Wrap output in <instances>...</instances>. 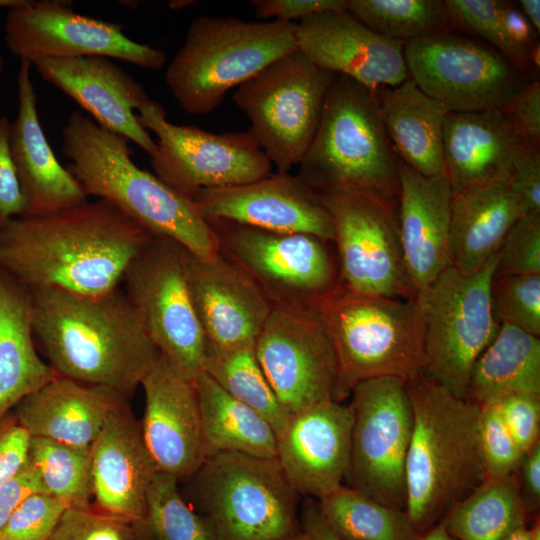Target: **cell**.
Wrapping results in <instances>:
<instances>
[{
    "mask_svg": "<svg viewBox=\"0 0 540 540\" xmlns=\"http://www.w3.org/2000/svg\"><path fill=\"white\" fill-rule=\"evenodd\" d=\"M153 237L111 203L87 200L0 226V270L29 290L103 294L119 288Z\"/></svg>",
    "mask_w": 540,
    "mask_h": 540,
    "instance_id": "cell-1",
    "label": "cell"
},
{
    "mask_svg": "<svg viewBox=\"0 0 540 540\" xmlns=\"http://www.w3.org/2000/svg\"><path fill=\"white\" fill-rule=\"evenodd\" d=\"M30 292L35 343L58 376L131 396L160 352L125 292Z\"/></svg>",
    "mask_w": 540,
    "mask_h": 540,
    "instance_id": "cell-2",
    "label": "cell"
},
{
    "mask_svg": "<svg viewBox=\"0 0 540 540\" xmlns=\"http://www.w3.org/2000/svg\"><path fill=\"white\" fill-rule=\"evenodd\" d=\"M62 140L66 168L87 197L111 203L153 236L172 239L197 257L219 254L217 235L196 203L139 168L125 137L73 111Z\"/></svg>",
    "mask_w": 540,
    "mask_h": 540,
    "instance_id": "cell-3",
    "label": "cell"
},
{
    "mask_svg": "<svg viewBox=\"0 0 540 540\" xmlns=\"http://www.w3.org/2000/svg\"><path fill=\"white\" fill-rule=\"evenodd\" d=\"M413 430L405 465V512L419 533L486 481L480 406L421 374L406 381Z\"/></svg>",
    "mask_w": 540,
    "mask_h": 540,
    "instance_id": "cell-4",
    "label": "cell"
},
{
    "mask_svg": "<svg viewBox=\"0 0 540 540\" xmlns=\"http://www.w3.org/2000/svg\"><path fill=\"white\" fill-rule=\"evenodd\" d=\"M297 176L317 192L351 190L397 202L399 160L374 90L335 75Z\"/></svg>",
    "mask_w": 540,
    "mask_h": 540,
    "instance_id": "cell-5",
    "label": "cell"
},
{
    "mask_svg": "<svg viewBox=\"0 0 540 540\" xmlns=\"http://www.w3.org/2000/svg\"><path fill=\"white\" fill-rule=\"evenodd\" d=\"M294 23L195 18L165 72V83L184 111H214L227 92L277 58L297 50Z\"/></svg>",
    "mask_w": 540,
    "mask_h": 540,
    "instance_id": "cell-6",
    "label": "cell"
},
{
    "mask_svg": "<svg viewBox=\"0 0 540 540\" xmlns=\"http://www.w3.org/2000/svg\"><path fill=\"white\" fill-rule=\"evenodd\" d=\"M186 480L185 501L213 540H285L302 531L300 496L276 458L216 453Z\"/></svg>",
    "mask_w": 540,
    "mask_h": 540,
    "instance_id": "cell-7",
    "label": "cell"
},
{
    "mask_svg": "<svg viewBox=\"0 0 540 540\" xmlns=\"http://www.w3.org/2000/svg\"><path fill=\"white\" fill-rule=\"evenodd\" d=\"M338 367L337 401L377 377L423 373L424 327L416 300L358 294L340 287L319 312Z\"/></svg>",
    "mask_w": 540,
    "mask_h": 540,
    "instance_id": "cell-8",
    "label": "cell"
},
{
    "mask_svg": "<svg viewBox=\"0 0 540 540\" xmlns=\"http://www.w3.org/2000/svg\"><path fill=\"white\" fill-rule=\"evenodd\" d=\"M497 253L471 274L450 265L415 296L424 327L422 374L458 397L465 398L472 367L500 325L490 302Z\"/></svg>",
    "mask_w": 540,
    "mask_h": 540,
    "instance_id": "cell-9",
    "label": "cell"
},
{
    "mask_svg": "<svg viewBox=\"0 0 540 540\" xmlns=\"http://www.w3.org/2000/svg\"><path fill=\"white\" fill-rule=\"evenodd\" d=\"M334 77L295 50L235 89L232 99L250 120L248 132L278 173H289L304 157Z\"/></svg>",
    "mask_w": 540,
    "mask_h": 540,
    "instance_id": "cell-10",
    "label": "cell"
},
{
    "mask_svg": "<svg viewBox=\"0 0 540 540\" xmlns=\"http://www.w3.org/2000/svg\"><path fill=\"white\" fill-rule=\"evenodd\" d=\"M209 223L220 252L251 277L272 307L319 313L340 287L327 242L318 237L228 221Z\"/></svg>",
    "mask_w": 540,
    "mask_h": 540,
    "instance_id": "cell-11",
    "label": "cell"
},
{
    "mask_svg": "<svg viewBox=\"0 0 540 540\" xmlns=\"http://www.w3.org/2000/svg\"><path fill=\"white\" fill-rule=\"evenodd\" d=\"M185 249L153 237L127 268L124 292L158 351L186 378L204 371L206 339L190 295Z\"/></svg>",
    "mask_w": 540,
    "mask_h": 540,
    "instance_id": "cell-12",
    "label": "cell"
},
{
    "mask_svg": "<svg viewBox=\"0 0 540 540\" xmlns=\"http://www.w3.org/2000/svg\"><path fill=\"white\" fill-rule=\"evenodd\" d=\"M349 465L344 482L387 506L406 508L405 465L413 430L406 381L377 377L357 383Z\"/></svg>",
    "mask_w": 540,
    "mask_h": 540,
    "instance_id": "cell-13",
    "label": "cell"
},
{
    "mask_svg": "<svg viewBox=\"0 0 540 540\" xmlns=\"http://www.w3.org/2000/svg\"><path fill=\"white\" fill-rule=\"evenodd\" d=\"M137 118L158 139L150 156L154 174L192 200L202 189L246 184L272 173L273 165L248 131L211 133L173 124L152 99Z\"/></svg>",
    "mask_w": 540,
    "mask_h": 540,
    "instance_id": "cell-14",
    "label": "cell"
},
{
    "mask_svg": "<svg viewBox=\"0 0 540 540\" xmlns=\"http://www.w3.org/2000/svg\"><path fill=\"white\" fill-rule=\"evenodd\" d=\"M408 72L447 112L502 110L528 82L493 47L448 31L404 43Z\"/></svg>",
    "mask_w": 540,
    "mask_h": 540,
    "instance_id": "cell-15",
    "label": "cell"
},
{
    "mask_svg": "<svg viewBox=\"0 0 540 540\" xmlns=\"http://www.w3.org/2000/svg\"><path fill=\"white\" fill-rule=\"evenodd\" d=\"M318 193L333 224L341 287L358 294L414 300L395 203L359 191Z\"/></svg>",
    "mask_w": 540,
    "mask_h": 540,
    "instance_id": "cell-16",
    "label": "cell"
},
{
    "mask_svg": "<svg viewBox=\"0 0 540 540\" xmlns=\"http://www.w3.org/2000/svg\"><path fill=\"white\" fill-rule=\"evenodd\" d=\"M4 30L11 53L31 64L103 56L159 70L167 61L164 50L130 39L123 25L78 14L70 1L22 0L9 8Z\"/></svg>",
    "mask_w": 540,
    "mask_h": 540,
    "instance_id": "cell-17",
    "label": "cell"
},
{
    "mask_svg": "<svg viewBox=\"0 0 540 540\" xmlns=\"http://www.w3.org/2000/svg\"><path fill=\"white\" fill-rule=\"evenodd\" d=\"M254 351L290 415L327 400L337 401V361L319 313L272 307Z\"/></svg>",
    "mask_w": 540,
    "mask_h": 540,
    "instance_id": "cell-18",
    "label": "cell"
},
{
    "mask_svg": "<svg viewBox=\"0 0 540 540\" xmlns=\"http://www.w3.org/2000/svg\"><path fill=\"white\" fill-rule=\"evenodd\" d=\"M193 201L208 222L228 221L334 241L331 216L320 194L297 175L277 172L246 184L202 189Z\"/></svg>",
    "mask_w": 540,
    "mask_h": 540,
    "instance_id": "cell-19",
    "label": "cell"
},
{
    "mask_svg": "<svg viewBox=\"0 0 540 540\" xmlns=\"http://www.w3.org/2000/svg\"><path fill=\"white\" fill-rule=\"evenodd\" d=\"M297 50L315 66L375 90L408 78L404 42L382 36L347 10L325 11L294 24Z\"/></svg>",
    "mask_w": 540,
    "mask_h": 540,
    "instance_id": "cell-20",
    "label": "cell"
},
{
    "mask_svg": "<svg viewBox=\"0 0 540 540\" xmlns=\"http://www.w3.org/2000/svg\"><path fill=\"white\" fill-rule=\"evenodd\" d=\"M141 386L145 394L141 432L156 469L178 481L186 479L207 457L194 382L159 353Z\"/></svg>",
    "mask_w": 540,
    "mask_h": 540,
    "instance_id": "cell-21",
    "label": "cell"
},
{
    "mask_svg": "<svg viewBox=\"0 0 540 540\" xmlns=\"http://www.w3.org/2000/svg\"><path fill=\"white\" fill-rule=\"evenodd\" d=\"M184 262L207 344L219 350L254 345L272 306L251 277L221 252L203 259L185 249Z\"/></svg>",
    "mask_w": 540,
    "mask_h": 540,
    "instance_id": "cell-22",
    "label": "cell"
},
{
    "mask_svg": "<svg viewBox=\"0 0 540 540\" xmlns=\"http://www.w3.org/2000/svg\"><path fill=\"white\" fill-rule=\"evenodd\" d=\"M353 410L327 400L292 414L277 437L276 460L299 496L319 500L344 483Z\"/></svg>",
    "mask_w": 540,
    "mask_h": 540,
    "instance_id": "cell-23",
    "label": "cell"
},
{
    "mask_svg": "<svg viewBox=\"0 0 540 540\" xmlns=\"http://www.w3.org/2000/svg\"><path fill=\"white\" fill-rule=\"evenodd\" d=\"M126 399L110 411L90 447L92 507L115 518L141 523L158 471Z\"/></svg>",
    "mask_w": 540,
    "mask_h": 540,
    "instance_id": "cell-24",
    "label": "cell"
},
{
    "mask_svg": "<svg viewBox=\"0 0 540 540\" xmlns=\"http://www.w3.org/2000/svg\"><path fill=\"white\" fill-rule=\"evenodd\" d=\"M34 65L44 80L88 111L100 126L134 142L149 156L154 154L157 144L134 112L150 98L144 87L110 58H47Z\"/></svg>",
    "mask_w": 540,
    "mask_h": 540,
    "instance_id": "cell-25",
    "label": "cell"
},
{
    "mask_svg": "<svg viewBox=\"0 0 540 540\" xmlns=\"http://www.w3.org/2000/svg\"><path fill=\"white\" fill-rule=\"evenodd\" d=\"M452 199L445 174L424 176L399 160L397 219L404 263L415 293L451 265Z\"/></svg>",
    "mask_w": 540,
    "mask_h": 540,
    "instance_id": "cell-26",
    "label": "cell"
},
{
    "mask_svg": "<svg viewBox=\"0 0 540 540\" xmlns=\"http://www.w3.org/2000/svg\"><path fill=\"white\" fill-rule=\"evenodd\" d=\"M31 63L21 60L18 74V113L11 123L9 145L26 199L25 215L51 213L87 201L75 177L57 160L41 127Z\"/></svg>",
    "mask_w": 540,
    "mask_h": 540,
    "instance_id": "cell-27",
    "label": "cell"
},
{
    "mask_svg": "<svg viewBox=\"0 0 540 540\" xmlns=\"http://www.w3.org/2000/svg\"><path fill=\"white\" fill-rule=\"evenodd\" d=\"M525 141L502 110L448 112L443 155L452 193L492 181H507Z\"/></svg>",
    "mask_w": 540,
    "mask_h": 540,
    "instance_id": "cell-28",
    "label": "cell"
},
{
    "mask_svg": "<svg viewBox=\"0 0 540 540\" xmlns=\"http://www.w3.org/2000/svg\"><path fill=\"white\" fill-rule=\"evenodd\" d=\"M124 398L111 388L58 376L22 399L13 415L30 436L90 447Z\"/></svg>",
    "mask_w": 540,
    "mask_h": 540,
    "instance_id": "cell-29",
    "label": "cell"
},
{
    "mask_svg": "<svg viewBox=\"0 0 540 540\" xmlns=\"http://www.w3.org/2000/svg\"><path fill=\"white\" fill-rule=\"evenodd\" d=\"M521 215L519 200L505 180L479 184L453 194L451 265L464 274L481 269L499 251Z\"/></svg>",
    "mask_w": 540,
    "mask_h": 540,
    "instance_id": "cell-30",
    "label": "cell"
},
{
    "mask_svg": "<svg viewBox=\"0 0 540 540\" xmlns=\"http://www.w3.org/2000/svg\"><path fill=\"white\" fill-rule=\"evenodd\" d=\"M57 377L36 350L30 290L0 270V421Z\"/></svg>",
    "mask_w": 540,
    "mask_h": 540,
    "instance_id": "cell-31",
    "label": "cell"
},
{
    "mask_svg": "<svg viewBox=\"0 0 540 540\" xmlns=\"http://www.w3.org/2000/svg\"><path fill=\"white\" fill-rule=\"evenodd\" d=\"M381 118L397 158L424 176L445 174V108L411 78L374 90Z\"/></svg>",
    "mask_w": 540,
    "mask_h": 540,
    "instance_id": "cell-32",
    "label": "cell"
},
{
    "mask_svg": "<svg viewBox=\"0 0 540 540\" xmlns=\"http://www.w3.org/2000/svg\"><path fill=\"white\" fill-rule=\"evenodd\" d=\"M516 393L540 394V339L501 323L472 367L465 398L480 406Z\"/></svg>",
    "mask_w": 540,
    "mask_h": 540,
    "instance_id": "cell-33",
    "label": "cell"
},
{
    "mask_svg": "<svg viewBox=\"0 0 540 540\" xmlns=\"http://www.w3.org/2000/svg\"><path fill=\"white\" fill-rule=\"evenodd\" d=\"M207 457L236 452L276 458L277 436L255 410L238 401L202 372L194 380Z\"/></svg>",
    "mask_w": 540,
    "mask_h": 540,
    "instance_id": "cell-34",
    "label": "cell"
},
{
    "mask_svg": "<svg viewBox=\"0 0 540 540\" xmlns=\"http://www.w3.org/2000/svg\"><path fill=\"white\" fill-rule=\"evenodd\" d=\"M532 518L521 496L515 472L486 480L440 522L457 540H505L531 525Z\"/></svg>",
    "mask_w": 540,
    "mask_h": 540,
    "instance_id": "cell-35",
    "label": "cell"
},
{
    "mask_svg": "<svg viewBox=\"0 0 540 540\" xmlns=\"http://www.w3.org/2000/svg\"><path fill=\"white\" fill-rule=\"evenodd\" d=\"M330 526L353 540H413L418 532L404 510L344 484L317 500Z\"/></svg>",
    "mask_w": 540,
    "mask_h": 540,
    "instance_id": "cell-36",
    "label": "cell"
},
{
    "mask_svg": "<svg viewBox=\"0 0 540 540\" xmlns=\"http://www.w3.org/2000/svg\"><path fill=\"white\" fill-rule=\"evenodd\" d=\"M203 372L232 397L259 413L272 426L276 436L280 435L291 415L280 404L265 377L254 345L219 350L207 344Z\"/></svg>",
    "mask_w": 540,
    "mask_h": 540,
    "instance_id": "cell-37",
    "label": "cell"
},
{
    "mask_svg": "<svg viewBox=\"0 0 540 540\" xmlns=\"http://www.w3.org/2000/svg\"><path fill=\"white\" fill-rule=\"evenodd\" d=\"M90 447L31 436L29 460L38 472L45 492L58 498L68 507L92 506Z\"/></svg>",
    "mask_w": 540,
    "mask_h": 540,
    "instance_id": "cell-38",
    "label": "cell"
},
{
    "mask_svg": "<svg viewBox=\"0 0 540 540\" xmlns=\"http://www.w3.org/2000/svg\"><path fill=\"white\" fill-rule=\"evenodd\" d=\"M347 11L374 32L404 43L451 25L442 0H347Z\"/></svg>",
    "mask_w": 540,
    "mask_h": 540,
    "instance_id": "cell-39",
    "label": "cell"
},
{
    "mask_svg": "<svg viewBox=\"0 0 540 540\" xmlns=\"http://www.w3.org/2000/svg\"><path fill=\"white\" fill-rule=\"evenodd\" d=\"M141 540H213L200 516L183 498L175 477L157 472L148 491Z\"/></svg>",
    "mask_w": 540,
    "mask_h": 540,
    "instance_id": "cell-40",
    "label": "cell"
},
{
    "mask_svg": "<svg viewBox=\"0 0 540 540\" xmlns=\"http://www.w3.org/2000/svg\"><path fill=\"white\" fill-rule=\"evenodd\" d=\"M503 1L446 0L444 1L451 24L477 34L512 63L527 77L535 72L530 52L517 46L509 38L501 18Z\"/></svg>",
    "mask_w": 540,
    "mask_h": 540,
    "instance_id": "cell-41",
    "label": "cell"
},
{
    "mask_svg": "<svg viewBox=\"0 0 540 540\" xmlns=\"http://www.w3.org/2000/svg\"><path fill=\"white\" fill-rule=\"evenodd\" d=\"M490 302L499 324H508L540 336V274L494 272Z\"/></svg>",
    "mask_w": 540,
    "mask_h": 540,
    "instance_id": "cell-42",
    "label": "cell"
},
{
    "mask_svg": "<svg viewBox=\"0 0 540 540\" xmlns=\"http://www.w3.org/2000/svg\"><path fill=\"white\" fill-rule=\"evenodd\" d=\"M479 437L486 480L517 471L525 453L507 428L497 404L480 405Z\"/></svg>",
    "mask_w": 540,
    "mask_h": 540,
    "instance_id": "cell-43",
    "label": "cell"
},
{
    "mask_svg": "<svg viewBox=\"0 0 540 540\" xmlns=\"http://www.w3.org/2000/svg\"><path fill=\"white\" fill-rule=\"evenodd\" d=\"M67 508L48 493H33L10 516L0 540H50Z\"/></svg>",
    "mask_w": 540,
    "mask_h": 540,
    "instance_id": "cell-44",
    "label": "cell"
},
{
    "mask_svg": "<svg viewBox=\"0 0 540 540\" xmlns=\"http://www.w3.org/2000/svg\"><path fill=\"white\" fill-rule=\"evenodd\" d=\"M141 523L89 508L68 507L50 540H141Z\"/></svg>",
    "mask_w": 540,
    "mask_h": 540,
    "instance_id": "cell-45",
    "label": "cell"
},
{
    "mask_svg": "<svg viewBox=\"0 0 540 540\" xmlns=\"http://www.w3.org/2000/svg\"><path fill=\"white\" fill-rule=\"evenodd\" d=\"M495 274H540V215H521L497 253Z\"/></svg>",
    "mask_w": 540,
    "mask_h": 540,
    "instance_id": "cell-46",
    "label": "cell"
},
{
    "mask_svg": "<svg viewBox=\"0 0 540 540\" xmlns=\"http://www.w3.org/2000/svg\"><path fill=\"white\" fill-rule=\"evenodd\" d=\"M526 140L517 152L507 183L519 200L522 215H540V147Z\"/></svg>",
    "mask_w": 540,
    "mask_h": 540,
    "instance_id": "cell-47",
    "label": "cell"
},
{
    "mask_svg": "<svg viewBox=\"0 0 540 540\" xmlns=\"http://www.w3.org/2000/svg\"><path fill=\"white\" fill-rule=\"evenodd\" d=\"M495 404L524 453L540 442V394L516 393Z\"/></svg>",
    "mask_w": 540,
    "mask_h": 540,
    "instance_id": "cell-48",
    "label": "cell"
},
{
    "mask_svg": "<svg viewBox=\"0 0 540 540\" xmlns=\"http://www.w3.org/2000/svg\"><path fill=\"white\" fill-rule=\"evenodd\" d=\"M10 126L6 116L0 117V226L12 218L24 216L26 199L11 156Z\"/></svg>",
    "mask_w": 540,
    "mask_h": 540,
    "instance_id": "cell-49",
    "label": "cell"
},
{
    "mask_svg": "<svg viewBox=\"0 0 540 540\" xmlns=\"http://www.w3.org/2000/svg\"><path fill=\"white\" fill-rule=\"evenodd\" d=\"M30 434L14 415L0 421V486L29 464Z\"/></svg>",
    "mask_w": 540,
    "mask_h": 540,
    "instance_id": "cell-50",
    "label": "cell"
},
{
    "mask_svg": "<svg viewBox=\"0 0 540 540\" xmlns=\"http://www.w3.org/2000/svg\"><path fill=\"white\" fill-rule=\"evenodd\" d=\"M502 112L522 139L540 142V83L538 80L528 81L511 98Z\"/></svg>",
    "mask_w": 540,
    "mask_h": 540,
    "instance_id": "cell-51",
    "label": "cell"
},
{
    "mask_svg": "<svg viewBox=\"0 0 540 540\" xmlns=\"http://www.w3.org/2000/svg\"><path fill=\"white\" fill-rule=\"evenodd\" d=\"M251 3L257 17L289 23L325 11L347 10V0H254Z\"/></svg>",
    "mask_w": 540,
    "mask_h": 540,
    "instance_id": "cell-52",
    "label": "cell"
},
{
    "mask_svg": "<svg viewBox=\"0 0 540 540\" xmlns=\"http://www.w3.org/2000/svg\"><path fill=\"white\" fill-rule=\"evenodd\" d=\"M36 492L45 490L38 472L29 460V464L19 474L0 486V533L20 503Z\"/></svg>",
    "mask_w": 540,
    "mask_h": 540,
    "instance_id": "cell-53",
    "label": "cell"
},
{
    "mask_svg": "<svg viewBox=\"0 0 540 540\" xmlns=\"http://www.w3.org/2000/svg\"><path fill=\"white\" fill-rule=\"evenodd\" d=\"M516 474L526 508L536 518L540 507V442L524 454Z\"/></svg>",
    "mask_w": 540,
    "mask_h": 540,
    "instance_id": "cell-54",
    "label": "cell"
},
{
    "mask_svg": "<svg viewBox=\"0 0 540 540\" xmlns=\"http://www.w3.org/2000/svg\"><path fill=\"white\" fill-rule=\"evenodd\" d=\"M301 530L311 540H353L334 530L323 517L317 500L305 498L299 508Z\"/></svg>",
    "mask_w": 540,
    "mask_h": 540,
    "instance_id": "cell-55",
    "label": "cell"
},
{
    "mask_svg": "<svg viewBox=\"0 0 540 540\" xmlns=\"http://www.w3.org/2000/svg\"><path fill=\"white\" fill-rule=\"evenodd\" d=\"M501 18L509 38L517 46L530 52L536 43V31L533 26L514 5L502 2Z\"/></svg>",
    "mask_w": 540,
    "mask_h": 540,
    "instance_id": "cell-56",
    "label": "cell"
},
{
    "mask_svg": "<svg viewBox=\"0 0 540 540\" xmlns=\"http://www.w3.org/2000/svg\"><path fill=\"white\" fill-rule=\"evenodd\" d=\"M521 12L533 26L537 34L540 31V1L539 0H521L519 2Z\"/></svg>",
    "mask_w": 540,
    "mask_h": 540,
    "instance_id": "cell-57",
    "label": "cell"
},
{
    "mask_svg": "<svg viewBox=\"0 0 540 540\" xmlns=\"http://www.w3.org/2000/svg\"><path fill=\"white\" fill-rule=\"evenodd\" d=\"M413 540H457L439 522L431 528L419 533Z\"/></svg>",
    "mask_w": 540,
    "mask_h": 540,
    "instance_id": "cell-58",
    "label": "cell"
},
{
    "mask_svg": "<svg viewBox=\"0 0 540 540\" xmlns=\"http://www.w3.org/2000/svg\"><path fill=\"white\" fill-rule=\"evenodd\" d=\"M505 540H540V522L539 519L534 521L531 525L523 528Z\"/></svg>",
    "mask_w": 540,
    "mask_h": 540,
    "instance_id": "cell-59",
    "label": "cell"
},
{
    "mask_svg": "<svg viewBox=\"0 0 540 540\" xmlns=\"http://www.w3.org/2000/svg\"><path fill=\"white\" fill-rule=\"evenodd\" d=\"M191 3L193 2L192 1H171L169 6L173 10H179L186 6H189Z\"/></svg>",
    "mask_w": 540,
    "mask_h": 540,
    "instance_id": "cell-60",
    "label": "cell"
},
{
    "mask_svg": "<svg viewBox=\"0 0 540 540\" xmlns=\"http://www.w3.org/2000/svg\"><path fill=\"white\" fill-rule=\"evenodd\" d=\"M21 2L22 0H0V7L12 8Z\"/></svg>",
    "mask_w": 540,
    "mask_h": 540,
    "instance_id": "cell-61",
    "label": "cell"
},
{
    "mask_svg": "<svg viewBox=\"0 0 540 540\" xmlns=\"http://www.w3.org/2000/svg\"><path fill=\"white\" fill-rule=\"evenodd\" d=\"M285 540H311V539L303 531H301L299 534Z\"/></svg>",
    "mask_w": 540,
    "mask_h": 540,
    "instance_id": "cell-62",
    "label": "cell"
},
{
    "mask_svg": "<svg viewBox=\"0 0 540 540\" xmlns=\"http://www.w3.org/2000/svg\"><path fill=\"white\" fill-rule=\"evenodd\" d=\"M5 69V61L4 59L0 56V75L3 73Z\"/></svg>",
    "mask_w": 540,
    "mask_h": 540,
    "instance_id": "cell-63",
    "label": "cell"
}]
</instances>
